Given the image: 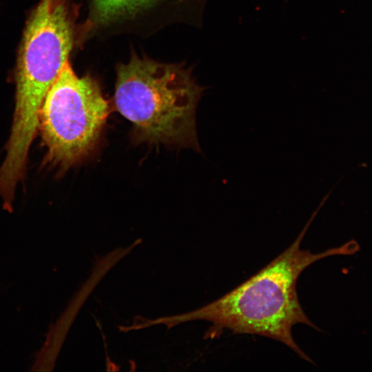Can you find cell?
Instances as JSON below:
<instances>
[{
	"instance_id": "1",
	"label": "cell",
	"mask_w": 372,
	"mask_h": 372,
	"mask_svg": "<svg viewBox=\"0 0 372 372\" xmlns=\"http://www.w3.org/2000/svg\"><path fill=\"white\" fill-rule=\"evenodd\" d=\"M325 201L313 212L298 238L267 265L229 293L185 316L213 323L211 334L224 329L236 334H256L277 340L300 357L312 362L292 336V327L303 324L316 327L304 312L298 297L296 282L301 273L322 258L356 252L358 245L349 241L342 246L314 254L300 249V243Z\"/></svg>"
},
{
	"instance_id": "2",
	"label": "cell",
	"mask_w": 372,
	"mask_h": 372,
	"mask_svg": "<svg viewBox=\"0 0 372 372\" xmlns=\"http://www.w3.org/2000/svg\"><path fill=\"white\" fill-rule=\"evenodd\" d=\"M114 102L138 141L201 149L196 110L205 87L181 65L133 56L117 68Z\"/></svg>"
},
{
	"instance_id": "3",
	"label": "cell",
	"mask_w": 372,
	"mask_h": 372,
	"mask_svg": "<svg viewBox=\"0 0 372 372\" xmlns=\"http://www.w3.org/2000/svg\"><path fill=\"white\" fill-rule=\"evenodd\" d=\"M73 31L61 2L52 8L40 1L27 21L16 70V103L0 179L16 184L24 176L40 110L50 87L68 61Z\"/></svg>"
},
{
	"instance_id": "4",
	"label": "cell",
	"mask_w": 372,
	"mask_h": 372,
	"mask_svg": "<svg viewBox=\"0 0 372 372\" xmlns=\"http://www.w3.org/2000/svg\"><path fill=\"white\" fill-rule=\"evenodd\" d=\"M108 114L98 83L89 75L76 76L67 61L39 112L45 162L65 172L87 157L99 142Z\"/></svg>"
},
{
	"instance_id": "5",
	"label": "cell",
	"mask_w": 372,
	"mask_h": 372,
	"mask_svg": "<svg viewBox=\"0 0 372 372\" xmlns=\"http://www.w3.org/2000/svg\"><path fill=\"white\" fill-rule=\"evenodd\" d=\"M165 0H87L89 21L97 27L130 21Z\"/></svg>"
},
{
	"instance_id": "6",
	"label": "cell",
	"mask_w": 372,
	"mask_h": 372,
	"mask_svg": "<svg viewBox=\"0 0 372 372\" xmlns=\"http://www.w3.org/2000/svg\"><path fill=\"white\" fill-rule=\"evenodd\" d=\"M41 2L45 3L50 8H51L54 3V0H41Z\"/></svg>"
}]
</instances>
